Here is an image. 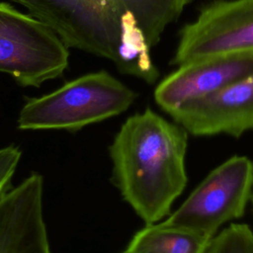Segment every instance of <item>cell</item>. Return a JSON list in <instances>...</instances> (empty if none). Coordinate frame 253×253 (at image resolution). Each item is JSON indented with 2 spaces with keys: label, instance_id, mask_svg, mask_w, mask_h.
I'll use <instances>...</instances> for the list:
<instances>
[{
  "label": "cell",
  "instance_id": "obj_9",
  "mask_svg": "<svg viewBox=\"0 0 253 253\" xmlns=\"http://www.w3.org/2000/svg\"><path fill=\"white\" fill-rule=\"evenodd\" d=\"M0 253H52L43 215V179L38 173L0 198Z\"/></svg>",
  "mask_w": 253,
  "mask_h": 253
},
{
  "label": "cell",
  "instance_id": "obj_3",
  "mask_svg": "<svg viewBox=\"0 0 253 253\" xmlns=\"http://www.w3.org/2000/svg\"><path fill=\"white\" fill-rule=\"evenodd\" d=\"M135 98L133 90L106 70L90 72L28 99L19 113L18 127L77 131L124 113Z\"/></svg>",
  "mask_w": 253,
  "mask_h": 253
},
{
  "label": "cell",
  "instance_id": "obj_10",
  "mask_svg": "<svg viewBox=\"0 0 253 253\" xmlns=\"http://www.w3.org/2000/svg\"><path fill=\"white\" fill-rule=\"evenodd\" d=\"M211 238L163 222L138 230L123 253H204Z\"/></svg>",
  "mask_w": 253,
  "mask_h": 253
},
{
  "label": "cell",
  "instance_id": "obj_8",
  "mask_svg": "<svg viewBox=\"0 0 253 253\" xmlns=\"http://www.w3.org/2000/svg\"><path fill=\"white\" fill-rule=\"evenodd\" d=\"M170 116L195 135L240 136L253 129V71L215 93L182 106Z\"/></svg>",
  "mask_w": 253,
  "mask_h": 253
},
{
  "label": "cell",
  "instance_id": "obj_6",
  "mask_svg": "<svg viewBox=\"0 0 253 253\" xmlns=\"http://www.w3.org/2000/svg\"><path fill=\"white\" fill-rule=\"evenodd\" d=\"M253 53V0H214L180 31L172 63Z\"/></svg>",
  "mask_w": 253,
  "mask_h": 253
},
{
  "label": "cell",
  "instance_id": "obj_11",
  "mask_svg": "<svg viewBox=\"0 0 253 253\" xmlns=\"http://www.w3.org/2000/svg\"><path fill=\"white\" fill-rule=\"evenodd\" d=\"M204 253H253V231L246 224H230L211 239Z\"/></svg>",
  "mask_w": 253,
  "mask_h": 253
},
{
  "label": "cell",
  "instance_id": "obj_4",
  "mask_svg": "<svg viewBox=\"0 0 253 253\" xmlns=\"http://www.w3.org/2000/svg\"><path fill=\"white\" fill-rule=\"evenodd\" d=\"M69 55V48L48 26L0 1V73L20 86L39 88L63 75Z\"/></svg>",
  "mask_w": 253,
  "mask_h": 253
},
{
  "label": "cell",
  "instance_id": "obj_7",
  "mask_svg": "<svg viewBox=\"0 0 253 253\" xmlns=\"http://www.w3.org/2000/svg\"><path fill=\"white\" fill-rule=\"evenodd\" d=\"M253 71V53H237L179 65L156 86V104L171 115L182 106L215 93Z\"/></svg>",
  "mask_w": 253,
  "mask_h": 253
},
{
  "label": "cell",
  "instance_id": "obj_5",
  "mask_svg": "<svg viewBox=\"0 0 253 253\" xmlns=\"http://www.w3.org/2000/svg\"><path fill=\"white\" fill-rule=\"evenodd\" d=\"M253 186V163L233 156L213 169L164 224L212 238L223 223L243 215Z\"/></svg>",
  "mask_w": 253,
  "mask_h": 253
},
{
  "label": "cell",
  "instance_id": "obj_1",
  "mask_svg": "<svg viewBox=\"0 0 253 253\" xmlns=\"http://www.w3.org/2000/svg\"><path fill=\"white\" fill-rule=\"evenodd\" d=\"M187 130L146 109L126 119L111 146L113 178L146 223L166 216L187 184Z\"/></svg>",
  "mask_w": 253,
  "mask_h": 253
},
{
  "label": "cell",
  "instance_id": "obj_2",
  "mask_svg": "<svg viewBox=\"0 0 253 253\" xmlns=\"http://www.w3.org/2000/svg\"><path fill=\"white\" fill-rule=\"evenodd\" d=\"M194 0H99L90 52L125 74L153 83L159 71L151 49L167 26Z\"/></svg>",
  "mask_w": 253,
  "mask_h": 253
},
{
  "label": "cell",
  "instance_id": "obj_12",
  "mask_svg": "<svg viewBox=\"0 0 253 253\" xmlns=\"http://www.w3.org/2000/svg\"><path fill=\"white\" fill-rule=\"evenodd\" d=\"M21 156L22 152L17 146L9 145L0 149V198L11 189L12 178Z\"/></svg>",
  "mask_w": 253,
  "mask_h": 253
}]
</instances>
